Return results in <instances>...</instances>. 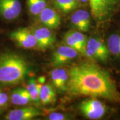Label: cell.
<instances>
[{
	"instance_id": "1",
	"label": "cell",
	"mask_w": 120,
	"mask_h": 120,
	"mask_svg": "<svg viewBox=\"0 0 120 120\" xmlns=\"http://www.w3.org/2000/svg\"><path fill=\"white\" fill-rule=\"evenodd\" d=\"M66 90L72 96L99 97L120 102V94L109 73L93 62H83L68 70Z\"/></svg>"
},
{
	"instance_id": "2",
	"label": "cell",
	"mask_w": 120,
	"mask_h": 120,
	"mask_svg": "<svg viewBox=\"0 0 120 120\" xmlns=\"http://www.w3.org/2000/svg\"><path fill=\"white\" fill-rule=\"evenodd\" d=\"M28 71V63L21 55L9 51L0 54V86L20 83Z\"/></svg>"
},
{
	"instance_id": "3",
	"label": "cell",
	"mask_w": 120,
	"mask_h": 120,
	"mask_svg": "<svg viewBox=\"0 0 120 120\" xmlns=\"http://www.w3.org/2000/svg\"><path fill=\"white\" fill-rule=\"evenodd\" d=\"M91 13L99 24L103 23L112 17L117 10L119 0H89Z\"/></svg>"
},
{
	"instance_id": "4",
	"label": "cell",
	"mask_w": 120,
	"mask_h": 120,
	"mask_svg": "<svg viewBox=\"0 0 120 120\" xmlns=\"http://www.w3.org/2000/svg\"><path fill=\"white\" fill-rule=\"evenodd\" d=\"M85 55L90 60L105 62L109 60V51L101 39L91 37L87 40Z\"/></svg>"
},
{
	"instance_id": "5",
	"label": "cell",
	"mask_w": 120,
	"mask_h": 120,
	"mask_svg": "<svg viewBox=\"0 0 120 120\" xmlns=\"http://www.w3.org/2000/svg\"><path fill=\"white\" fill-rule=\"evenodd\" d=\"M79 109L85 117L90 120H98L104 116L107 109L104 103L93 97L82 101L79 105Z\"/></svg>"
},
{
	"instance_id": "6",
	"label": "cell",
	"mask_w": 120,
	"mask_h": 120,
	"mask_svg": "<svg viewBox=\"0 0 120 120\" xmlns=\"http://www.w3.org/2000/svg\"><path fill=\"white\" fill-rule=\"evenodd\" d=\"M10 38L18 47L31 49L37 47V41L32 30L28 28H19L10 34Z\"/></svg>"
},
{
	"instance_id": "7",
	"label": "cell",
	"mask_w": 120,
	"mask_h": 120,
	"mask_svg": "<svg viewBox=\"0 0 120 120\" xmlns=\"http://www.w3.org/2000/svg\"><path fill=\"white\" fill-rule=\"evenodd\" d=\"M37 41V47L45 50L52 47L56 42V35L51 29L46 27H38L32 30Z\"/></svg>"
},
{
	"instance_id": "8",
	"label": "cell",
	"mask_w": 120,
	"mask_h": 120,
	"mask_svg": "<svg viewBox=\"0 0 120 120\" xmlns=\"http://www.w3.org/2000/svg\"><path fill=\"white\" fill-rule=\"evenodd\" d=\"M22 11L19 0H0V16L7 21L17 19Z\"/></svg>"
},
{
	"instance_id": "9",
	"label": "cell",
	"mask_w": 120,
	"mask_h": 120,
	"mask_svg": "<svg viewBox=\"0 0 120 120\" xmlns=\"http://www.w3.org/2000/svg\"><path fill=\"white\" fill-rule=\"evenodd\" d=\"M79 52L72 48L64 45L56 49L52 56V64L55 67H60L68 64L77 57Z\"/></svg>"
},
{
	"instance_id": "10",
	"label": "cell",
	"mask_w": 120,
	"mask_h": 120,
	"mask_svg": "<svg viewBox=\"0 0 120 120\" xmlns=\"http://www.w3.org/2000/svg\"><path fill=\"white\" fill-rule=\"evenodd\" d=\"M42 113L34 107H25L13 109L6 115L8 120H29L40 116Z\"/></svg>"
},
{
	"instance_id": "11",
	"label": "cell",
	"mask_w": 120,
	"mask_h": 120,
	"mask_svg": "<svg viewBox=\"0 0 120 120\" xmlns=\"http://www.w3.org/2000/svg\"><path fill=\"white\" fill-rule=\"evenodd\" d=\"M40 22L49 29H56L61 25V17L58 13L51 7H46L38 15Z\"/></svg>"
},
{
	"instance_id": "12",
	"label": "cell",
	"mask_w": 120,
	"mask_h": 120,
	"mask_svg": "<svg viewBox=\"0 0 120 120\" xmlns=\"http://www.w3.org/2000/svg\"><path fill=\"white\" fill-rule=\"evenodd\" d=\"M71 22L80 32H87L90 26V13L86 10H77L72 15Z\"/></svg>"
},
{
	"instance_id": "13",
	"label": "cell",
	"mask_w": 120,
	"mask_h": 120,
	"mask_svg": "<svg viewBox=\"0 0 120 120\" xmlns=\"http://www.w3.org/2000/svg\"><path fill=\"white\" fill-rule=\"evenodd\" d=\"M51 79L53 86L60 91H66L68 79V71L64 68H57L51 72Z\"/></svg>"
},
{
	"instance_id": "14",
	"label": "cell",
	"mask_w": 120,
	"mask_h": 120,
	"mask_svg": "<svg viewBox=\"0 0 120 120\" xmlns=\"http://www.w3.org/2000/svg\"><path fill=\"white\" fill-rule=\"evenodd\" d=\"M56 94L53 87L49 84L42 85L40 88V101L44 105L53 104L56 101Z\"/></svg>"
},
{
	"instance_id": "15",
	"label": "cell",
	"mask_w": 120,
	"mask_h": 120,
	"mask_svg": "<svg viewBox=\"0 0 120 120\" xmlns=\"http://www.w3.org/2000/svg\"><path fill=\"white\" fill-rule=\"evenodd\" d=\"M12 103L17 106H23L31 101L28 91L25 88H17L14 90L11 94Z\"/></svg>"
},
{
	"instance_id": "16",
	"label": "cell",
	"mask_w": 120,
	"mask_h": 120,
	"mask_svg": "<svg viewBox=\"0 0 120 120\" xmlns=\"http://www.w3.org/2000/svg\"><path fill=\"white\" fill-rule=\"evenodd\" d=\"M54 6L64 13H68L79 7L76 0H52Z\"/></svg>"
},
{
	"instance_id": "17",
	"label": "cell",
	"mask_w": 120,
	"mask_h": 120,
	"mask_svg": "<svg viewBox=\"0 0 120 120\" xmlns=\"http://www.w3.org/2000/svg\"><path fill=\"white\" fill-rule=\"evenodd\" d=\"M29 12L33 16H38L47 6V0H27Z\"/></svg>"
},
{
	"instance_id": "18",
	"label": "cell",
	"mask_w": 120,
	"mask_h": 120,
	"mask_svg": "<svg viewBox=\"0 0 120 120\" xmlns=\"http://www.w3.org/2000/svg\"><path fill=\"white\" fill-rule=\"evenodd\" d=\"M41 86L42 84L37 83L36 81L32 79L30 81L26 88L30 94L31 101L37 105L40 102V92Z\"/></svg>"
},
{
	"instance_id": "19",
	"label": "cell",
	"mask_w": 120,
	"mask_h": 120,
	"mask_svg": "<svg viewBox=\"0 0 120 120\" xmlns=\"http://www.w3.org/2000/svg\"><path fill=\"white\" fill-rule=\"evenodd\" d=\"M107 47L109 53L115 56L120 57V35L111 34L108 38Z\"/></svg>"
},
{
	"instance_id": "20",
	"label": "cell",
	"mask_w": 120,
	"mask_h": 120,
	"mask_svg": "<svg viewBox=\"0 0 120 120\" xmlns=\"http://www.w3.org/2000/svg\"><path fill=\"white\" fill-rule=\"evenodd\" d=\"M64 45H67L69 47L75 49V50L77 51L79 53H81L82 55H85V52L83 50V49L81 47V46L78 44L77 42L75 40V39L73 38L70 33L67 32L64 35Z\"/></svg>"
},
{
	"instance_id": "21",
	"label": "cell",
	"mask_w": 120,
	"mask_h": 120,
	"mask_svg": "<svg viewBox=\"0 0 120 120\" xmlns=\"http://www.w3.org/2000/svg\"><path fill=\"white\" fill-rule=\"evenodd\" d=\"M69 32L71 34L73 38L75 39V41L77 42L78 44L83 49L85 53V49H86L87 42L88 40L87 38V37L80 31H69Z\"/></svg>"
},
{
	"instance_id": "22",
	"label": "cell",
	"mask_w": 120,
	"mask_h": 120,
	"mask_svg": "<svg viewBox=\"0 0 120 120\" xmlns=\"http://www.w3.org/2000/svg\"><path fill=\"white\" fill-rule=\"evenodd\" d=\"M48 119L50 120H64L68 119V117L60 112H52L49 116Z\"/></svg>"
},
{
	"instance_id": "23",
	"label": "cell",
	"mask_w": 120,
	"mask_h": 120,
	"mask_svg": "<svg viewBox=\"0 0 120 120\" xmlns=\"http://www.w3.org/2000/svg\"><path fill=\"white\" fill-rule=\"evenodd\" d=\"M8 101V96L6 93L0 90V107L6 106Z\"/></svg>"
},
{
	"instance_id": "24",
	"label": "cell",
	"mask_w": 120,
	"mask_h": 120,
	"mask_svg": "<svg viewBox=\"0 0 120 120\" xmlns=\"http://www.w3.org/2000/svg\"><path fill=\"white\" fill-rule=\"evenodd\" d=\"M76 1H77V2H81V0H76Z\"/></svg>"
},
{
	"instance_id": "25",
	"label": "cell",
	"mask_w": 120,
	"mask_h": 120,
	"mask_svg": "<svg viewBox=\"0 0 120 120\" xmlns=\"http://www.w3.org/2000/svg\"><path fill=\"white\" fill-rule=\"evenodd\" d=\"M0 110H1V107H0Z\"/></svg>"
}]
</instances>
